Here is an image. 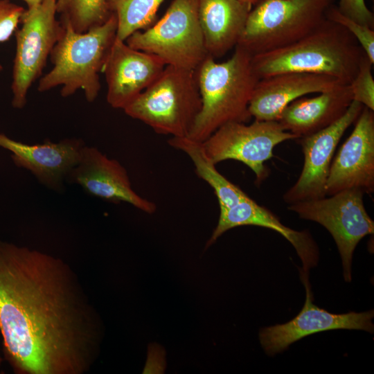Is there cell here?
<instances>
[{"label":"cell","mask_w":374,"mask_h":374,"mask_svg":"<svg viewBox=\"0 0 374 374\" xmlns=\"http://www.w3.org/2000/svg\"><path fill=\"white\" fill-rule=\"evenodd\" d=\"M364 53L347 29L326 18L298 41L252 55V65L259 80L281 73L300 72L331 76L349 84Z\"/></svg>","instance_id":"obj_2"},{"label":"cell","mask_w":374,"mask_h":374,"mask_svg":"<svg viewBox=\"0 0 374 374\" xmlns=\"http://www.w3.org/2000/svg\"><path fill=\"white\" fill-rule=\"evenodd\" d=\"M0 332L15 374H85L97 360L103 321L61 258L0 240Z\"/></svg>","instance_id":"obj_1"},{"label":"cell","mask_w":374,"mask_h":374,"mask_svg":"<svg viewBox=\"0 0 374 374\" xmlns=\"http://www.w3.org/2000/svg\"><path fill=\"white\" fill-rule=\"evenodd\" d=\"M295 139L296 136L285 130L278 121L255 120L249 125L226 123L201 145L206 157L215 165L229 159L240 161L254 172L256 182L260 184L268 176L265 162L273 157L274 147Z\"/></svg>","instance_id":"obj_10"},{"label":"cell","mask_w":374,"mask_h":374,"mask_svg":"<svg viewBox=\"0 0 374 374\" xmlns=\"http://www.w3.org/2000/svg\"><path fill=\"white\" fill-rule=\"evenodd\" d=\"M353 101L349 84H341L312 98H299L288 105L278 122L297 139L315 133L338 120Z\"/></svg>","instance_id":"obj_19"},{"label":"cell","mask_w":374,"mask_h":374,"mask_svg":"<svg viewBox=\"0 0 374 374\" xmlns=\"http://www.w3.org/2000/svg\"><path fill=\"white\" fill-rule=\"evenodd\" d=\"M326 18L347 29L355 37L371 62L374 64V30L373 28L344 15L334 4L328 9Z\"/></svg>","instance_id":"obj_25"},{"label":"cell","mask_w":374,"mask_h":374,"mask_svg":"<svg viewBox=\"0 0 374 374\" xmlns=\"http://www.w3.org/2000/svg\"><path fill=\"white\" fill-rule=\"evenodd\" d=\"M245 225L270 229L282 235L295 249L303 263V271L308 273L310 268L317 266L319 249L310 233L295 231L283 225L276 215L249 197L231 207L220 208L217 224L206 247L213 244L228 230Z\"/></svg>","instance_id":"obj_18"},{"label":"cell","mask_w":374,"mask_h":374,"mask_svg":"<svg viewBox=\"0 0 374 374\" xmlns=\"http://www.w3.org/2000/svg\"><path fill=\"white\" fill-rule=\"evenodd\" d=\"M108 9L117 18L116 37L125 41L136 31L151 26L164 0H106Z\"/></svg>","instance_id":"obj_22"},{"label":"cell","mask_w":374,"mask_h":374,"mask_svg":"<svg viewBox=\"0 0 374 374\" xmlns=\"http://www.w3.org/2000/svg\"><path fill=\"white\" fill-rule=\"evenodd\" d=\"M56 11L61 24L78 33L103 24L112 15L106 0H57Z\"/></svg>","instance_id":"obj_23"},{"label":"cell","mask_w":374,"mask_h":374,"mask_svg":"<svg viewBox=\"0 0 374 374\" xmlns=\"http://www.w3.org/2000/svg\"><path fill=\"white\" fill-rule=\"evenodd\" d=\"M195 71L202 107L188 138L202 143L226 123L251 120L249 105L259 78L249 52L236 45L223 62L208 55Z\"/></svg>","instance_id":"obj_3"},{"label":"cell","mask_w":374,"mask_h":374,"mask_svg":"<svg viewBox=\"0 0 374 374\" xmlns=\"http://www.w3.org/2000/svg\"><path fill=\"white\" fill-rule=\"evenodd\" d=\"M27 5V9H33L37 7L44 0H23Z\"/></svg>","instance_id":"obj_28"},{"label":"cell","mask_w":374,"mask_h":374,"mask_svg":"<svg viewBox=\"0 0 374 374\" xmlns=\"http://www.w3.org/2000/svg\"><path fill=\"white\" fill-rule=\"evenodd\" d=\"M84 142L76 138L59 142L46 140L27 144L0 133V148L8 150L15 165L30 172L43 186L56 192L64 190L70 171L78 163Z\"/></svg>","instance_id":"obj_16"},{"label":"cell","mask_w":374,"mask_h":374,"mask_svg":"<svg viewBox=\"0 0 374 374\" xmlns=\"http://www.w3.org/2000/svg\"><path fill=\"white\" fill-rule=\"evenodd\" d=\"M57 0H44L33 9H26L22 26L15 31L16 54L12 69V105L22 109L28 89L38 78L47 57L61 38L64 26L56 19Z\"/></svg>","instance_id":"obj_8"},{"label":"cell","mask_w":374,"mask_h":374,"mask_svg":"<svg viewBox=\"0 0 374 374\" xmlns=\"http://www.w3.org/2000/svg\"><path fill=\"white\" fill-rule=\"evenodd\" d=\"M337 7L344 15L373 29L374 16L364 0H339Z\"/></svg>","instance_id":"obj_27"},{"label":"cell","mask_w":374,"mask_h":374,"mask_svg":"<svg viewBox=\"0 0 374 374\" xmlns=\"http://www.w3.org/2000/svg\"><path fill=\"white\" fill-rule=\"evenodd\" d=\"M240 1L249 4L251 6H255L256 3H258L261 0H239Z\"/></svg>","instance_id":"obj_29"},{"label":"cell","mask_w":374,"mask_h":374,"mask_svg":"<svg viewBox=\"0 0 374 374\" xmlns=\"http://www.w3.org/2000/svg\"><path fill=\"white\" fill-rule=\"evenodd\" d=\"M300 274L306 291L301 312L291 321L262 328L259 332L260 344L268 355L273 356L305 337L326 330L346 329L373 332V310L334 314L320 308L313 303L308 273L301 269Z\"/></svg>","instance_id":"obj_11"},{"label":"cell","mask_w":374,"mask_h":374,"mask_svg":"<svg viewBox=\"0 0 374 374\" xmlns=\"http://www.w3.org/2000/svg\"><path fill=\"white\" fill-rule=\"evenodd\" d=\"M66 181L78 184L89 194L112 203L125 202L149 214L157 210L153 202L133 189L125 168L96 147L85 145L82 148L80 158L68 175Z\"/></svg>","instance_id":"obj_14"},{"label":"cell","mask_w":374,"mask_h":374,"mask_svg":"<svg viewBox=\"0 0 374 374\" xmlns=\"http://www.w3.org/2000/svg\"><path fill=\"white\" fill-rule=\"evenodd\" d=\"M62 24L63 34L50 54L53 67L40 79L37 89L44 92L62 86L64 98L82 89L92 103L100 89L99 73L116 36L117 18L112 13L103 24L84 33L75 32L69 24Z\"/></svg>","instance_id":"obj_4"},{"label":"cell","mask_w":374,"mask_h":374,"mask_svg":"<svg viewBox=\"0 0 374 374\" xmlns=\"http://www.w3.org/2000/svg\"><path fill=\"white\" fill-rule=\"evenodd\" d=\"M350 189L374 192V111L366 107L332 161L325 188L326 196Z\"/></svg>","instance_id":"obj_13"},{"label":"cell","mask_w":374,"mask_h":374,"mask_svg":"<svg viewBox=\"0 0 374 374\" xmlns=\"http://www.w3.org/2000/svg\"><path fill=\"white\" fill-rule=\"evenodd\" d=\"M168 144L175 149L184 152L193 163L195 172L214 190L220 208L233 206L249 196L239 186L223 176L205 154L201 143L188 137H171Z\"/></svg>","instance_id":"obj_21"},{"label":"cell","mask_w":374,"mask_h":374,"mask_svg":"<svg viewBox=\"0 0 374 374\" xmlns=\"http://www.w3.org/2000/svg\"><path fill=\"white\" fill-rule=\"evenodd\" d=\"M1 362H2V357L0 355V367H1Z\"/></svg>","instance_id":"obj_30"},{"label":"cell","mask_w":374,"mask_h":374,"mask_svg":"<svg viewBox=\"0 0 374 374\" xmlns=\"http://www.w3.org/2000/svg\"><path fill=\"white\" fill-rule=\"evenodd\" d=\"M364 105L353 100L335 122L312 134L299 138L304 156L302 171L296 183L283 195L289 204L323 198L335 149L346 130L359 116Z\"/></svg>","instance_id":"obj_12"},{"label":"cell","mask_w":374,"mask_h":374,"mask_svg":"<svg viewBox=\"0 0 374 374\" xmlns=\"http://www.w3.org/2000/svg\"><path fill=\"white\" fill-rule=\"evenodd\" d=\"M373 64L368 56L363 53L357 72L349 84L353 100L362 104L374 111V80L371 73Z\"/></svg>","instance_id":"obj_24"},{"label":"cell","mask_w":374,"mask_h":374,"mask_svg":"<svg viewBox=\"0 0 374 374\" xmlns=\"http://www.w3.org/2000/svg\"><path fill=\"white\" fill-rule=\"evenodd\" d=\"M201 107L195 70L166 65L123 111L157 134L188 137Z\"/></svg>","instance_id":"obj_5"},{"label":"cell","mask_w":374,"mask_h":374,"mask_svg":"<svg viewBox=\"0 0 374 374\" xmlns=\"http://www.w3.org/2000/svg\"><path fill=\"white\" fill-rule=\"evenodd\" d=\"M335 0H261L237 44L252 55L292 44L317 28Z\"/></svg>","instance_id":"obj_6"},{"label":"cell","mask_w":374,"mask_h":374,"mask_svg":"<svg viewBox=\"0 0 374 374\" xmlns=\"http://www.w3.org/2000/svg\"><path fill=\"white\" fill-rule=\"evenodd\" d=\"M166 66L157 55L134 49L116 37L102 69L107 84V103L123 109L160 75Z\"/></svg>","instance_id":"obj_15"},{"label":"cell","mask_w":374,"mask_h":374,"mask_svg":"<svg viewBox=\"0 0 374 374\" xmlns=\"http://www.w3.org/2000/svg\"><path fill=\"white\" fill-rule=\"evenodd\" d=\"M208 54L214 59L235 48L252 6L239 0H197Z\"/></svg>","instance_id":"obj_20"},{"label":"cell","mask_w":374,"mask_h":374,"mask_svg":"<svg viewBox=\"0 0 374 374\" xmlns=\"http://www.w3.org/2000/svg\"><path fill=\"white\" fill-rule=\"evenodd\" d=\"M344 84L331 76L285 72L260 79L251 98L249 112L257 121H278L285 108L307 94L322 93Z\"/></svg>","instance_id":"obj_17"},{"label":"cell","mask_w":374,"mask_h":374,"mask_svg":"<svg viewBox=\"0 0 374 374\" xmlns=\"http://www.w3.org/2000/svg\"><path fill=\"white\" fill-rule=\"evenodd\" d=\"M136 50L154 54L166 65L195 70L208 55L200 27L197 0H173L163 16L125 40Z\"/></svg>","instance_id":"obj_7"},{"label":"cell","mask_w":374,"mask_h":374,"mask_svg":"<svg viewBox=\"0 0 374 374\" xmlns=\"http://www.w3.org/2000/svg\"><path fill=\"white\" fill-rule=\"evenodd\" d=\"M363 195L357 189L345 190L329 197L299 202L287 207L300 218L321 224L332 235L348 283L351 281L352 258L357 244L374 233V222L366 211Z\"/></svg>","instance_id":"obj_9"},{"label":"cell","mask_w":374,"mask_h":374,"mask_svg":"<svg viewBox=\"0 0 374 374\" xmlns=\"http://www.w3.org/2000/svg\"><path fill=\"white\" fill-rule=\"evenodd\" d=\"M25 10L10 0H0V42L8 41L16 31ZM2 70L0 64V71Z\"/></svg>","instance_id":"obj_26"}]
</instances>
